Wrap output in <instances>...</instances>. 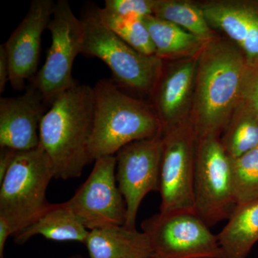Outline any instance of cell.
I'll return each mask as SVG.
<instances>
[{
    "mask_svg": "<svg viewBox=\"0 0 258 258\" xmlns=\"http://www.w3.org/2000/svg\"><path fill=\"white\" fill-rule=\"evenodd\" d=\"M248 64L229 40L214 37L198 55L189 118L198 139L215 137L227 129L240 101Z\"/></svg>",
    "mask_w": 258,
    "mask_h": 258,
    "instance_id": "1",
    "label": "cell"
},
{
    "mask_svg": "<svg viewBox=\"0 0 258 258\" xmlns=\"http://www.w3.org/2000/svg\"><path fill=\"white\" fill-rule=\"evenodd\" d=\"M93 119V88L80 83L57 97L44 115L40 146L52 163L55 179L80 177L92 162L89 144Z\"/></svg>",
    "mask_w": 258,
    "mask_h": 258,
    "instance_id": "2",
    "label": "cell"
},
{
    "mask_svg": "<svg viewBox=\"0 0 258 258\" xmlns=\"http://www.w3.org/2000/svg\"><path fill=\"white\" fill-rule=\"evenodd\" d=\"M94 119L89 153L93 161L115 156L125 146L163 133L155 110L125 94L111 79H101L93 87Z\"/></svg>",
    "mask_w": 258,
    "mask_h": 258,
    "instance_id": "3",
    "label": "cell"
},
{
    "mask_svg": "<svg viewBox=\"0 0 258 258\" xmlns=\"http://www.w3.org/2000/svg\"><path fill=\"white\" fill-rule=\"evenodd\" d=\"M83 40L81 53L98 57L111 70L112 81L131 89L150 92L162 74V60L141 53L103 24L99 7L85 5L81 13Z\"/></svg>",
    "mask_w": 258,
    "mask_h": 258,
    "instance_id": "4",
    "label": "cell"
},
{
    "mask_svg": "<svg viewBox=\"0 0 258 258\" xmlns=\"http://www.w3.org/2000/svg\"><path fill=\"white\" fill-rule=\"evenodd\" d=\"M52 178V163L40 145L18 152L0 181V217L11 227L13 236L30 225L50 204L46 191Z\"/></svg>",
    "mask_w": 258,
    "mask_h": 258,
    "instance_id": "5",
    "label": "cell"
},
{
    "mask_svg": "<svg viewBox=\"0 0 258 258\" xmlns=\"http://www.w3.org/2000/svg\"><path fill=\"white\" fill-rule=\"evenodd\" d=\"M142 229L152 258H225L217 235L195 212H159L144 220Z\"/></svg>",
    "mask_w": 258,
    "mask_h": 258,
    "instance_id": "6",
    "label": "cell"
},
{
    "mask_svg": "<svg viewBox=\"0 0 258 258\" xmlns=\"http://www.w3.org/2000/svg\"><path fill=\"white\" fill-rule=\"evenodd\" d=\"M160 212H195L194 181L198 139L189 119L163 130Z\"/></svg>",
    "mask_w": 258,
    "mask_h": 258,
    "instance_id": "7",
    "label": "cell"
},
{
    "mask_svg": "<svg viewBox=\"0 0 258 258\" xmlns=\"http://www.w3.org/2000/svg\"><path fill=\"white\" fill-rule=\"evenodd\" d=\"M194 196L195 212L210 227L229 220L237 208L231 158L219 138L198 140Z\"/></svg>",
    "mask_w": 258,
    "mask_h": 258,
    "instance_id": "8",
    "label": "cell"
},
{
    "mask_svg": "<svg viewBox=\"0 0 258 258\" xmlns=\"http://www.w3.org/2000/svg\"><path fill=\"white\" fill-rule=\"evenodd\" d=\"M47 29L52 43L46 60L32 81L51 105L57 97L77 84L72 76L76 57L82 51L83 30L67 0H58Z\"/></svg>",
    "mask_w": 258,
    "mask_h": 258,
    "instance_id": "9",
    "label": "cell"
},
{
    "mask_svg": "<svg viewBox=\"0 0 258 258\" xmlns=\"http://www.w3.org/2000/svg\"><path fill=\"white\" fill-rule=\"evenodd\" d=\"M162 134L136 141L115 154V178L126 205L125 226L136 229L137 214L148 194L159 191Z\"/></svg>",
    "mask_w": 258,
    "mask_h": 258,
    "instance_id": "10",
    "label": "cell"
},
{
    "mask_svg": "<svg viewBox=\"0 0 258 258\" xmlns=\"http://www.w3.org/2000/svg\"><path fill=\"white\" fill-rule=\"evenodd\" d=\"M115 156L99 158L87 179L69 201L88 230L125 225L126 205L115 178Z\"/></svg>",
    "mask_w": 258,
    "mask_h": 258,
    "instance_id": "11",
    "label": "cell"
},
{
    "mask_svg": "<svg viewBox=\"0 0 258 258\" xmlns=\"http://www.w3.org/2000/svg\"><path fill=\"white\" fill-rule=\"evenodd\" d=\"M55 3L52 0H33L25 18L4 44L9 60L10 83L15 91L37 74L41 50L42 35L47 29Z\"/></svg>",
    "mask_w": 258,
    "mask_h": 258,
    "instance_id": "12",
    "label": "cell"
},
{
    "mask_svg": "<svg viewBox=\"0 0 258 258\" xmlns=\"http://www.w3.org/2000/svg\"><path fill=\"white\" fill-rule=\"evenodd\" d=\"M50 106L32 79L21 96L2 98L0 148L25 152L38 147L40 123Z\"/></svg>",
    "mask_w": 258,
    "mask_h": 258,
    "instance_id": "13",
    "label": "cell"
},
{
    "mask_svg": "<svg viewBox=\"0 0 258 258\" xmlns=\"http://www.w3.org/2000/svg\"><path fill=\"white\" fill-rule=\"evenodd\" d=\"M212 30L223 32L242 51L249 66L258 64V0L200 3Z\"/></svg>",
    "mask_w": 258,
    "mask_h": 258,
    "instance_id": "14",
    "label": "cell"
},
{
    "mask_svg": "<svg viewBox=\"0 0 258 258\" xmlns=\"http://www.w3.org/2000/svg\"><path fill=\"white\" fill-rule=\"evenodd\" d=\"M199 55V54H198ZM198 55L188 57L168 71L154 91L155 111L163 130L186 119V112L195 91Z\"/></svg>",
    "mask_w": 258,
    "mask_h": 258,
    "instance_id": "15",
    "label": "cell"
},
{
    "mask_svg": "<svg viewBox=\"0 0 258 258\" xmlns=\"http://www.w3.org/2000/svg\"><path fill=\"white\" fill-rule=\"evenodd\" d=\"M90 230L69 206L68 202L49 204L23 230L13 236L15 244L22 245L34 236L41 235L57 242H78L86 244Z\"/></svg>",
    "mask_w": 258,
    "mask_h": 258,
    "instance_id": "16",
    "label": "cell"
},
{
    "mask_svg": "<svg viewBox=\"0 0 258 258\" xmlns=\"http://www.w3.org/2000/svg\"><path fill=\"white\" fill-rule=\"evenodd\" d=\"M85 244L90 258L153 257L147 235L125 225L90 230Z\"/></svg>",
    "mask_w": 258,
    "mask_h": 258,
    "instance_id": "17",
    "label": "cell"
},
{
    "mask_svg": "<svg viewBox=\"0 0 258 258\" xmlns=\"http://www.w3.org/2000/svg\"><path fill=\"white\" fill-rule=\"evenodd\" d=\"M225 258H246L258 242V200L237 206L217 235Z\"/></svg>",
    "mask_w": 258,
    "mask_h": 258,
    "instance_id": "18",
    "label": "cell"
},
{
    "mask_svg": "<svg viewBox=\"0 0 258 258\" xmlns=\"http://www.w3.org/2000/svg\"><path fill=\"white\" fill-rule=\"evenodd\" d=\"M156 49L155 55L163 60L198 55L205 42L175 24L149 15L143 18Z\"/></svg>",
    "mask_w": 258,
    "mask_h": 258,
    "instance_id": "19",
    "label": "cell"
},
{
    "mask_svg": "<svg viewBox=\"0 0 258 258\" xmlns=\"http://www.w3.org/2000/svg\"><path fill=\"white\" fill-rule=\"evenodd\" d=\"M153 15L175 24L204 42L215 37L200 3L187 0H154Z\"/></svg>",
    "mask_w": 258,
    "mask_h": 258,
    "instance_id": "20",
    "label": "cell"
},
{
    "mask_svg": "<svg viewBox=\"0 0 258 258\" xmlns=\"http://www.w3.org/2000/svg\"><path fill=\"white\" fill-rule=\"evenodd\" d=\"M103 24L134 50L146 55H155L156 49L143 19L118 16L99 8Z\"/></svg>",
    "mask_w": 258,
    "mask_h": 258,
    "instance_id": "21",
    "label": "cell"
},
{
    "mask_svg": "<svg viewBox=\"0 0 258 258\" xmlns=\"http://www.w3.org/2000/svg\"><path fill=\"white\" fill-rule=\"evenodd\" d=\"M231 166L237 207L258 200V147L231 159Z\"/></svg>",
    "mask_w": 258,
    "mask_h": 258,
    "instance_id": "22",
    "label": "cell"
},
{
    "mask_svg": "<svg viewBox=\"0 0 258 258\" xmlns=\"http://www.w3.org/2000/svg\"><path fill=\"white\" fill-rule=\"evenodd\" d=\"M220 142L231 159L258 147V118L235 113Z\"/></svg>",
    "mask_w": 258,
    "mask_h": 258,
    "instance_id": "23",
    "label": "cell"
},
{
    "mask_svg": "<svg viewBox=\"0 0 258 258\" xmlns=\"http://www.w3.org/2000/svg\"><path fill=\"white\" fill-rule=\"evenodd\" d=\"M235 113L252 115L258 118V64L248 66Z\"/></svg>",
    "mask_w": 258,
    "mask_h": 258,
    "instance_id": "24",
    "label": "cell"
},
{
    "mask_svg": "<svg viewBox=\"0 0 258 258\" xmlns=\"http://www.w3.org/2000/svg\"><path fill=\"white\" fill-rule=\"evenodd\" d=\"M154 0H106L104 9L118 16L143 19L153 15Z\"/></svg>",
    "mask_w": 258,
    "mask_h": 258,
    "instance_id": "25",
    "label": "cell"
},
{
    "mask_svg": "<svg viewBox=\"0 0 258 258\" xmlns=\"http://www.w3.org/2000/svg\"><path fill=\"white\" fill-rule=\"evenodd\" d=\"M10 69L8 54L4 45L0 46V92H4L7 83L10 82Z\"/></svg>",
    "mask_w": 258,
    "mask_h": 258,
    "instance_id": "26",
    "label": "cell"
},
{
    "mask_svg": "<svg viewBox=\"0 0 258 258\" xmlns=\"http://www.w3.org/2000/svg\"><path fill=\"white\" fill-rule=\"evenodd\" d=\"M18 151L10 148H1L0 151V181H3L15 160Z\"/></svg>",
    "mask_w": 258,
    "mask_h": 258,
    "instance_id": "27",
    "label": "cell"
},
{
    "mask_svg": "<svg viewBox=\"0 0 258 258\" xmlns=\"http://www.w3.org/2000/svg\"><path fill=\"white\" fill-rule=\"evenodd\" d=\"M13 232L8 222L3 217H0V258H5V244Z\"/></svg>",
    "mask_w": 258,
    "mask_h": 258,
    "instance_id": "28",
    "label": "cell"
},
{
    "mask_svg": "<svg viewBox=\"0 0 258 258\" xmlns=\"http://www.w3.org/2000/svg\"><path fill=\"white\" fill-rule=\"evenodd\" d=\"M66 258H83V257L81 254H73V255L69 256V257Z\"/></svg>",
    "mask_w": 258,
    "mask_h": 258,
    "instance_id": "29",
    "label": "cell"
}]
</instances>
